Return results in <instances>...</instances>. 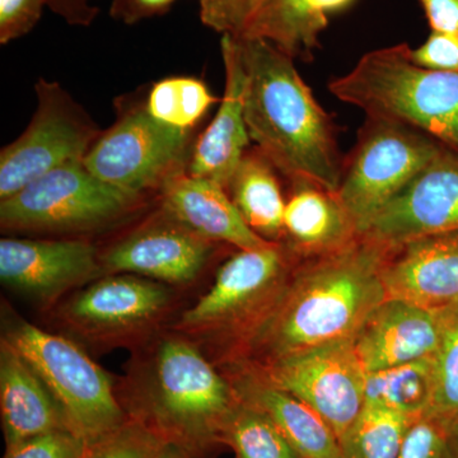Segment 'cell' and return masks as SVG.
<instances>
[{
	"instance_id": "cell-16",
	"label": "cell",
	"mask_w": 458,
	"mask_h": 458,
	"mask_svg": "<svg viewBox=\"0 0 458 458\" xmlns=\"http://www.w3.org/2000/svg\"><path fill=\"white\" fill-rule=\"evenodd\" d=\"M382 278L387 298L433 311L458 304V231L424 234L390 247Z\"/></svg>"
},
{
	"instance_id": "cell-26",
	"label": "cell",
	"mask_w": 458,
	"mask_h": 458,
	"mask_svg": "<svg viewBox=\"0 0 458 458\" xmlns=\"http://www.w3.org/2000/svg\"><path fill=\"white\" fill-rule=\"evenodd\" d=\"M222 445L237 458H303L267 414L241 399L225 420Z\"/></svg>"
},
{
	"instance_id": "cell-29",
	"label": "cell",
	"mask_w": 458,
	"mask_h": 458,
	"mask_svg": "<svg viewBox=\"0 0 458 458\" xmlns=\"http://www.w3.org/2000/svg\"><path fill=\"white\" fill-rule=\"evenodd\" d=\"M441 311V337L434 360L436 390L426 415L451 429L458 419V304Z\"/></svg>"
},
{
	"instance_id": "cell-36",
	"label": "cell",
	"mask_w": 458,
	"mask_h": 458,
	"mask_svg": "<svg viewBox=\"0 0 458 458\" xmlns=\"http://www.w3.org/2000/svg\"><path fill=\"white\" fill-rule=\"evenodd\" d=\"M176 0H113L111 16L132 25L147 18L165 13Z\"/></svg>"
},
{
	"instance_id": "cell-3",
	"label": "cell",
	"mask_w": 458,
	"mask_h": 458,
	"mask_svg": "<svg viewBox=\"0 0 458 458\" xmlns=\"http://www.w3.org/2000/svg\"><path fill=\"white\" fill-rule=\"evenodd\" d=\"M234 38L246 72V125L256 148L289 181H310L336 192L344 157L333 116L292 57L264 38Z\"/></svg>"
},
{
	"instance_id": "cell-11",
	"label": "cell",
	"mask_w": 458,
	"mask_h": 458,
	"mask_svg": "<svg viewBox=\"0 0 458 458\" xmlns=\"http://www.w3.org/2000/svg\"><path fill=\"white\" fill-rule=\"evenodd\" d=\"M172 302V291L164 283L131 274H108L69 298L60 318L84 342L138 349L158 335Z\"/></svg>"
},
{
	"instance_id": "cell-40",
	"label": "cell",
	"mask_w": 458,
	"mask_h": 458,
	"mask_svg": "<svg viewBox=\"0 0 458 458\" xmlns=\"http://www.w3.org/2000/svg\"><path fill=\"white\" fill-rule=\"evenodd\" d=\"M227 0H200L201 21L212 16L214 12L218 11Z\"/></svg>"
},
{
	"instance_id": "cell-38",
	"label": "cell",
	"mask_w": 458,
	"mask_h": 458,
	"mask_svg": "<svg viewBox=\"0 0 458 458\" xmlns=\"http://www.w3.org/2000/svg\"><path fill=\"white\" fill-rule=\"evenodd\" d=\"M47 7L74 26H89L98 14L92 0H47Z\"/></svg>"
},
{
	"instance_id": "cell-10",
	"label": "cell",
	"mask_w": 458,
	"mask_h": 458,
	"mask_svg": "<svg viewBox=\"0 0 458 458\" xmlns=\"http://www.w3.org/2000/svg\"><path fill=\"white\" fill-rule=\"evenodd\" d=\"M35 90L38 105L31 122L0 153V200L56 168L83 164L102 132L59 83L38 80Z\"/></svg>"
},
{
	"instance_id": "cell-5",
	"label": "cell",
	"mask_w": 458,
	"mask_h": 458,
	"mask_svg": "<svg viewBox=\"0 0 458 458\" xmlns=\"http://www.w3.org/2000/svg\"><path fill=\"white\" fill-rule=\"evenodd\" d=\"M300 259L284 242L238 250L208 293L181 313L174 331L209 349L210 360L221 369L267 318Z\"/></svg>"
},
{
	"instance_id": "cell-21",
	"label": "cell",
	"mask_w": 458,
	"mask_h": 458,
	"mask_svg": "<svg viewBox=\"0 0 458 458\" xmlns=\"http://www.w3.org/2000/svg\"><path fill=\"white\" fill-rule=\"evenodd\" d=\"M0 414L5 448L53 430L69 429L40 376L7 340L0 343Z\"/></svg>"
},
{
	"instance_id": "cell-24",
	"label": "cell",
	"mask_w": 458,
	"mask_h": 458,
	"mask_svg": "<svg viewBox=\"0 0 458 458\" xmlns=\"http://www.w3.org/2000/svg\"><path fill=\"white\" fill-rule=\"evenodd\" d=\"M278 170L258 148L247 149L227 186L243 221L269 242L284 240L285 204Z\"/></svg>"
},
{
	"instance_id": "cell-41",
	"label": "cell",
	"mask_w": 458,
	"mask_h": 458,
	"mask_svg": "<svg viewBox=\"0 0 458 458\" xmlns=\"http://www.w3.org/2000/svg\"><path fill=\"white\" fill-rule=\"evenodd\" d=\"M450 443L452 454L454 458H458V419L454 421L450 429Z\"/></svg>"
},
{
	"instance_id": "cell-2",
	"label": "cell",
	"mask_w": 458,
	"mask_h": 458,
	"mask_svg": "<svg viewBox=\"0 0 458 458\" xmlns=\"http://www.w3.org/2000/svg\"><path fill=\"white\" fill-rule=\"evenodd\" d=\"M117 391L129 418L190 458L222 445L225 420L240 397L203 349L176 331L138 348Z\"/></svg>"
},
{
	"instance_id": "cell-1",
	"label": "cell",
	"mask_w": 458,
	"mask_h": 458,
	"mask_svg": "<svg viewBox=\"0 0 458 458\" xmlns=\"http://www.w3.org/2000/svg\"><path fill=\"white\" fill-rule=\"evenodd\" d=\"M390 247L360 234L327 254L301 258L273 309L233 360L221 367H262L324 344L352 339L387 298Z\"/></svg>"
},
{
	"instance_id": "cell-34",
	"label": "cell",
	"mask_w": 458,
	"mask_h": 458,
	"mask_svg": "<svg viewBox=\"0 0 458 458\" xmlns=\"http://www.w3.org/2000/svg\"><path fill=\"white\" fill-rule=\"evenodd\" d=\"M409 56L423 68L458 73V33L432 31L418 49L410 47Z\"/></svg>"
},
{
	"instance_id": "cell-23",
	"label": "cell",
	"mask_w": 458,
	"mask_h": 458,
	"mask_svg": "<svg viewBox=\"0 0 458 458\" xmlns=\"http://www.w3.org/2000/svg\"><path fill=\"white\" fill-rule=\"evenodd\" d=\"M355 0H258L240 35L259 38L292 59L311 62L331 14Z\"/></svg>"
},
{
	"instance_id": "cell-4",
	"label": "cell",
	"mask_w": 458,
	"mask_h": 458,
	"mask_svg": "<svg viewBox=\"0 0 458 458\" xmlns=\"http://www.w3.org/2000/svg\"><path fill=\"white\" fill-rule=\"evenodd\" d=\"M408 44L373 50L328 90L367 117L403 123L458 153V73L411 62Z\"/></svg>"
},
{
	"instance_id": "cell-25",
	"label": "cell",
	"mask_w": 458,
	"mask_h": 458,
	"mask_svg": "<svg viewBox=\"0 0 458 458\" xmlns=\"http://www.w3.org/2000/svg\"><path fill=\"white\" fill-rule=\"evenodd\" d=\"M434 390V360L429 357L366 373L364 401L367 405L417 419L429 411Z\"/></svg>"
},
{
	"instance_id": "cell-37",
	"label": "cell",
	"mask_w": 458,
	"mask_h": 458,
	"mask_svg": "<svg viewBox=\"0 0 458 458\" xmlns=\"http://www.w3.org/2000/svg\"><path fill=\"white\" fill-rule=\"evenodd\" d=\"M436 32L458 33V0H419Z\"/></svg>"
},
{
	"instance_id": "cell-7",
	"label": "cell",
	"mask_w": 458,
	"mask_h": 458,
	"mask_svg": "<svg viewBox=\"0 0 458 458\" xmlns=\"http://www.w3.org/2000/svg\"><path fill=\"white\" fill-rule=\"evenodd\" d=\"M0 201L4 232L82 234L123 221L140 209L144 198L114 189L84 164H73L49 172Z\"/></svg>"
},
{
	"instance_id": "cell-27",
	"label": "cell",
	"mask_w": 458,
	"mask_h": 458,
	"mask_svg": "<svg viewBox=\"0 0 458 458\" xmlns=\"http://www.w3.org/2000/svg\"><path fill=\"white\" fill-rule=\"evenodd\" d=\"M218 98L198 78L171 77L159 81L148 95L146 108L157 122L186 132L207 114Z\"/></svg>"
},
{
	"instance_id": "cell-13",
	"label": "cell",
	"mask_w": 458,
	"mask_h": 458,
	"mask_svg": "<svg viewBox=\"0 0 458 458\" xmlns=\"http://www.w3.org/2000/svg\"><path fill=\"white\" fill-rule=\"evenodd\" d=\"M99 276V254L89 241L22 237L0 241L3 284L45 306Z\"/></svg>"
},
{
	"instance_id": "cell-31",
	"label": "cell",
	"mask_w": 458,
	"mask_h": 458,
	"mask_svg": "<svg viewBox=\"0 0 458 458\" xmlns=\"http://www.w3.org/2000/svg\"><path fill=\"white\" fill-rule=\"evenodd\" d=\"M397 458H454L451 450L450 430L441 421L428 415L414 419Z\"/></svg>"
},
{
	"instance_id": "cell-15",
	"label": "cell",
	"mask_w": 458,
	"mask_h": 458,
	"mask_svg": "<svg viewBox=\"0 0 458 458\" xmlns=\"http://www.w3.org/2000/svg\"><path fill=\"white\" fill-rule=\"evenodd\" d=\"M447 231H458V153L445 148L386 205L363 234L394 247Z\"/></svg>"
},
{
	"instance_id": "cell-14",
	"label": "cell",
	"mask_w": 458,
	"mask_h": 458,
	"mask_svg": "<svg viewBox=\"0 0 458 458\" xmlns=\"http://www.w3.org/2000/svg\"><path fill=\"white\" fill-rule=\"evenodd\" d=\"M216 245L159 208L146 223L99 255L102 276L131 274L167 285L189 284L207 267Z\"/></svg>"
},
{
	"instance_id": "cell-12",
	"label": "cell",
	"mask_w": 458,
	"mask_h": 458,
	"mask_svg": "<svg viewBox=\"0 0 458 458\" xmlns=\"http://www.w3.org/2000/svg\"><path fill=\"white\" fill-rule=\"evenodd\" d=\"M352 339L324 344L267 366L232 367L254 370L270 385L302 401L327 421L342 441L366 403V370L358 360Z\"/></svg>"
},
{
	"instance_id": "cell-32",
	"label": "cell",
	"mask_w": 458,
	"mask_h": 458,
	"mask_svg": "<svg viewBox=\"0 0 458 458\" xmlns=\"http://www.w3.org/2000/svg\"><path fill=\"white\" fill-rule=\"evenodd\" d=\"M87 447L86 441L72 430L59 429L5 448L3 458H83Z\"/></svg>"
},
{
	"instance_id": "cell-8",
	"label": "cell",
	"mask_w": 458,
	"mask_h": 458,
	"mask_svg": "<svg viewBox=\"0 0 458 458\" xmlns=\"http://www.w3.org/2000/svg\"><path fill=\"white\" fill-rule=\"evenodd\" d=\"M424 132L403 123L367 117L357 144L344 158L336 190L358 233L445 149Z\"/></svg>"
},
{
	"instance_id": "cell-28",
	"label": "cell",
	"mask_w": 458,
	"mask_h": 458,
	"mask_svg": "<svg viewBox=\"0 0 458 458\" xmlns=\"http://www.w3.org/2000/svg\"><path fill=\"white\" fill-rule=\"evenodd\" d=\"M412 420L399 412L366 403L340 441L344 458L399 457Z\"/></svg>"
},
{
	"instance_id": "cell-9",
	"label": "cell",
	"mask_w": 458,
	"mask_h": 458,
	"mask_svg": "<svg viewBox=\"0 0 458 458\" xmlns=\"http://www.w3.org/2000/svg\"><path fill=\"white\" fill-rule=\"evenodd\" d=\"M191 153V132L157 122L146 106L132 107L99 134L83 164L113 188L144 198L188 170Z\"/></svg>"
},
{
	"instance_id": "cell-30",
	"label": "cell",
	"mask_w": 458,
	"mask_h": 458,
	"mask_svg": "<svg viewBox=\"0 0 458 458\" xmlns=\"http://www.w3.org/2000/svg\"><path fill=\"white\" fill-rule=\"evenodd\" d=\"M164 442L140 421L129 418L87 447L83 458H156Z\"/></svg>"
},
{
	"instance_id": "cell-39",
	"label": "cell",
	"mask_w": 458,
	"mask_h": 458,
	"mask_svg": "<svg viewBox=\"0 0 458 458\" xmlns=\"http://www.w3.org/2000/svg\"><path fill=\"white\" fill-rule=\"evenodd\" d=\"M156 458H190L188 454L171 443H164Z\"/></svg>"
},
{
	"instance_id": "cell-6",
	"label": "cell",
	"mask_w": 458,
	"mask_h": 458,
	"mask_svg": "<svg viewBox=\"0 0 458 458\" xmlns=\"http://www.w3.org/2000/svg\"><path fill=\"white\" fill-rule=\"evenodd\" d=\"M3 339L31 364L64 414L69 430L87 445L128 419L108 373L72 340L23 319L12 322Z\"/></svg>"
},
{
	"instance_id": "cell-35",
	"label": "cell",
	"mask_w": 458,
	"mask_h": 458,
	"mask_svg": "<svg viewBox=\"0 0 458 458\" xmlns=\"http://www.w3.org/2000/svg\"><path fill=\"white\" fill-rule=\"evenodd\" d=\"M258 0H227L212 16L203 22L222 35H240L247 17L251 13Z\"/></svg>"
},
{
	"instance_id": "cell-33",
	"label": "cell",
	"mask_w": 458,
	"mask_h": 458,
	"mask_svg": "<svg viewBox=\"0 0 458 458\" xmlns=\"http://www.w3.org/2000/svg\"><path fill=\"white\" fill-rule=\"evenodd\" d=\"M47 0H0V42L7 45L35 29Z\"/></svg>"
},
{
	"instance_id": "cell-19",
	"label": "cell",
	"mask_w": 458,
	"mask_h": 458,
	"mask_svg": "<svg viewBox=\"0 0 458 458\" xmlns=\"http://www.w3.org/2000/svg\"><path fill=\"white\" fill-rule=\"evenodd\" d=\"M159 194L162 209L205 240L238 250L273 243L246 225L227 189L216 181L181 172L165 183Z\"/></svg>"
},
{
	"instance_id": "cell-17",
	"label": "cell",
	"mask_w": 458,
	"mask_h": 458,
	"mask_svg": "<svg viewBox=\"0 0 458 458\" xmlns=\"http://www.w3.org/2000/svg\"><path fill=\"white\" fill-rule=\"evenodd\" d=\"M441 337V311L386 298L352 336L366 373L433 357Z\"/></svg>"
},
{
	"instance_id": "cell-18",
	"label": "cell",
	"mask_w": 458,
	"mask_h": 458,
	"mask_svg": "<svg viewBox=\"0 0 458 458\" xmlns=\"http://www.w3.org/2000/svg\"><path fill=\"white\" fill-rule=\"evenodd\" d=\"M221 51L225 71V95L212 123L192 147L186 172L216 181L227 189L251 138L245 120L246 72L237 38L223 35Z\"/></svg>"
},
{
	"instance_id": "cell-22",
	"label": "cell",
	"mask_w": 458,
	"mask_h": 458,
	"mask_svg": "<svg viewBox=\"0 0 458 458\" xmlns=\"http://www.w3.org/2000/svg\"><path fill=\"white\" fill-rule=\"evenodd\" d=\"M291 182L283 242L295 254L301 258L327 254L349 245L360 236L336 192L310 181Z\"/></svg>"
},
{
	"instance_id": "cell-20",
	"label": "cell",
	"mask_w": 458,
	"mask_h": 458,
	"mask_svg": "<svg viewBox=\"0 0 458 458\" xmlns=\"http://www.w3.org/2000/svg\"><path fill=\"white\" fill-rule=\"evenodd\" d=\"M241 400L261 410L303 458H344L336 434L315 410L245 367L221 369Z\"/></svg>"
}]
</instances>
